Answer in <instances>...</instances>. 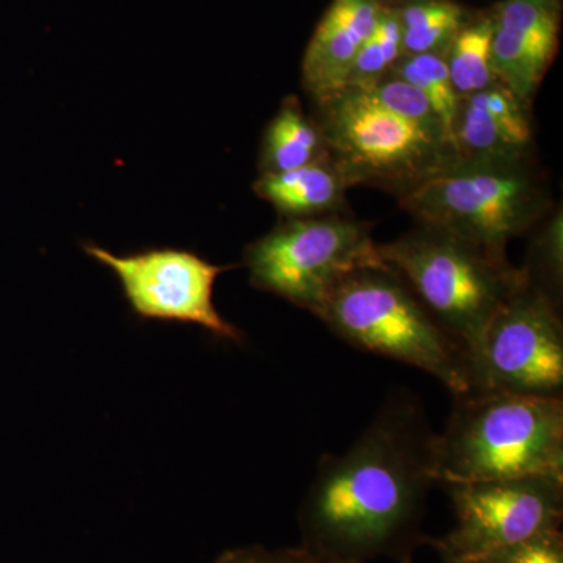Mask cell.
I'll list each match as a JSON object with an SVG mask.
<instances>
[{"label":"cell","instance_id":"cell-3","mask_svg":"<svg viewBox=\"0 0 563 563\" xmlns=\"http://www.w3.org/2000/svg\"><path fill=\"white\" fill-rule=\"evenodd\" d=\"M320 320L354 350L421 369L454 396L472 391L465 354L387 263L350 274Z\"/></svg>","mask_w":563,"mask_h":563},{"label":"cell","instance_id":"cell-22","mask_svg":"<svg viewBox=\"0 0 563 563\" xmlns=\"http://www.w3.org/2000/svg\"><path fill=\"white\" fill-rule=\"evenodd\" d=\"M213 563H342L324 558L307 548H266L262 544L233 548L218 555Z\"/></svg>","mask_w":563,"mask_h":563},{"label":"cell","instance_id":"cell-4","mask_svg":"<svg viewBox=\"0 0 563 563\" xmlns=\"http://www.w3.org/2000/svg\"><path fill=\"white\" fill-rule=\"evenodd\" d=\"M377 252L459 344L466 363L493 314L528 280L509 258L428 225L377 244Z\"/></svg>","mask_w":563,"mask_h":563},{"label":"cell","instance_id":"cell-15","mask_svg":"<svg viewBox=\"0 0 563 563\" xmlns=\"http://www.w3.org/2000/svg\"><path fill=\"white\" fill-rule=\"evenodd\" d=\"M328 158L317 122L309 120L298 99L287 98L263 133L258 168L262 174L291 172Z\"/></svg>","mask_w":563,"mask_h":563},{"label":"cell","instance_id":"cell-9","mask_svg":"<svg viewBox=\"0 0 563 563\" xmlns=\"http://www.w3.org/2000/svg\"><path fill=\"white\" fill-rule=\"evenodd\" d=\"M455 525L428 544L444 563L484 561L540 533L561 529L563 477L484 481L442 485Z\"/></svg>","mask_w":563,"mask_h":563},{"label":"cell","instance_id":"cell-24","mask_svg":"<svg viewBox=\"0 0 563 563\" xmlns=\"http://www.w3.org/2000/svg\"><path fill=\"white\" fill-rule=\"evenodd\" d=\"M470 563H498V562L493 561V559H484V561H476V562H470Z\"/></svg>","mask_w":563,"mask_h":563},{"label":"cell","instance_id":"cell-10","mask_svg":"<svg viewBox=\"0 0 563 563\" xmlns=\"http://www.w3.org/2000/svg\"><path fill=\"white\" fill-rule=\"evenodd\" d=\"M84 251L118 277L136 317L198 325L225 342H243V332L222 318L213 303L214 282L231 266L213 265L196 252L177 247L117 255L84 243Z\"/></svg>","mask_w":563,"mask_h":563},{"label":"cell","instance_id":"cell-7","mask_svg":"<svg viewBox=\"0 0 563 563\" xmlns=\"http://www.w3.org/2000/svg\"><path fill=\"white\" fill-rule=\"evenodd\" d=\"M380 265L368 225L335 214L285 220L244 250L252 287L317 318L350 274Z\"/></svg>","mask_w":563,"mask_h":563},{"label":"cell","instance_id":"cell-12","mask_svg":"<svg viewBox=\"0 0 563 563\" xmlns=\"http://www.w3.org/2000/svg\"><path fill=\"white\" fill-rule=\"evenodd\" d=\"M529 106L503 84L463 96L454 122L459 158H521L531 150Z\"/></svg>","mask_w":563,"mask_h":563},{"label":"cell","instance_id":"cell-20","mask_svg":"<svg viewBox=\"0 0 563 563\" xmlns=\"http://www.w3.org/2000/svg\"><path fill=\"white\" fill-rule=\"evenodd\" d=\"M366 91L384 109L390 110L398 117L406 118V120L417 122V124L426 125V128L440 129L448 135L446 129H444L443 122L433 109L432 103L409 81L388 74L387 77L374 84L373 87L366 88ZM448 139H450V135H448ZM451 143H453V140H451Z\"/></svg>","mask_w":563,"mask_h":563},{"label":"cell","instance_id":"cell-1","mask_svg":"<svg viewBox=\"0 0 563 563\" xmlns=\"http://www.w3.org/2000/svg\"><path fill=\"white\" fill-rule=\"evenodd\" d=\"M437 432L420 399L393 391L343 454H325L299 507L301 547L332 561L413 558L437 481Z\"/></svg>","mask_w":563,"mask_h":563},{"label":"cell","instance_id":"cell-18","mask_svg":"<svg viewBox=\"0 0 563 563\" xmlns=\"http://www.w3.org/2000/svg\"><path fill=\"white\" fill-rule=\"evenodd\" d=\"M390 74L409 81L429 99L454 143V122L461 98L454 90L444 54L402 55Z\"/></svg>","mask_w":563,"mask_h":563},{"label":"cell","instance_id":"cell-5","mask_svg":"<svg viewBox=\"0 0 563 563\" xmlns=\"http://www.w3.org/2000/svg\"><path fill=\"white\" fill-rule=\"evenodd\" d=\"M421 225L507 258V246L537 224L548 198L521 158H455L399 198Z\"/></svg>","mask_w":563,"mask_h":563},{"label":"cell","instance_id":"cell-19","mask_svg":"<svg viewBox=\"0 0 563 563\" xmlns=\"http://www.w3.org/2000/svg\"><path fill=\"white\" fill-rule=\"evenodd\" d=\"M401 57V22L398 13L380 9L376 27L355 55L344 88L366 90L373 87L391 73Z\"/></svg>","mask_w":563,"mask_h":563},{"label":"cell","instance_id":"cell-11","mask_svg":"<svg viewBox=\"0 0 563 563\" xmlns=\"http://www.w3.org/2000/svg\"><path fill=\"white\" fill-rule=\"evenodd\" d=\"M493 20V73L529 106L558 52V0H506Z\"/></svg>","mask_w":563,"mask_h":563},{"label":"cell","instance_id":"cell-8","mask_svg":"<svg viewBox=\"0 0 563 563\" xmlns=\"http://www.w3.org/2000/svg\"><path fill=\"white\" fill-rule=\"evenodd\" d=\"M470 393L562 398L563 322L558 301L526 280L493 314L468 358Z\"/></svg>","mask_w":563,"mask_h":563},{"label":"cell","instance_id":"cell-23","mask_svg":"<svg viewBox=\"0 0 563 563\" xmlns=\"http://www.w3.org/2000/svg\"><path fill=\"white\" fill-rule=\"evenodd\" d=\"M498 563H563V533L553 529L492 555Z\"/></svg>","mask_w":563,"mask_h":563},{"label":"cell","instance_id":"cell-14","mask_svg":"<svg viewBox=\"0 0 563 563\" xmlns=\"http://www.w3.org/2000/svg\"><path fill=\"white\" fill-rule=\"evenodd\" d=\"M347 188L329 157L291 172L261 174L254 184L255 195L272 203L285 220L324 217L340 209Z\"/></svg>","mask_w":563,"mask_h":563},{"label":"cell","instance_id":"cell-16","mask_svg":"<svg viewBox=\"0 0 563 563\" xmlns=\"http://www.w3.org/2000/svg\"><path fill=\"white\" fill-rule=\"evenodd\" d=\"M493 32V18L463 25L444 52V60L459 98L499 84L492 68Z\"/></svg>","mask_w":563,"mask_h":563},{"label":"cell","instance_id":"cell-2","mask_svg":"<svg viewBox=\"0 0 563 563\" xmlns=\"http://www.w3.org/2000/svg\"><path fill=\"white\" fill-rule=\"evenodd\" d=\"M435 454L439 485L563 477V398L454 396Z\"/></svg>","mask_w":563,"mask_h":563},{"label":"cell","instance_id":"cell-13","mask_svg":"<svg viewBox=\"0 0 563 563\" xmlns=\"http://www.w3.org/2000/svg\"><path fill=\"white\" fill-rule=\"evenodd\" d=\"M379 10L374 0H333L303 55V88L314 101L343 90L355 55L376 27Z\"/></svg>","mask_w":563,"mask_h":563},{"label":"cell","instance_id":"cell-25","mask_svg":"<svg viewBox=\"0 0 563 563\" xmlns=\"http://www.w3.org/2000/svg\"><path fill=\"white\" fill-rule=\"evenodd\" d=\"M401 563H415L413 558L406 559V561H402Z\"/></svg>","mask_w":563,"mask_h":563},{"label":"cell","instance_id":"cell-21","mask_svg":"<svg viewBox=\"0 0 563 563\" xmlns=\"http://www.w3.org/2000/svg\"><path fill=\"white\" fill-rule=\"evenodd\" d=\"M562 213L554 214L531 250V261L523 268L532 285L558 301L563 279ZM559 302V301H558Z\"/></svg>","mask_w":563,"mask_h":563},{"label":"cell","instance_id":"cell-26","mask_svg":"<svg viewBox=\"0 0 563 563\" xmlns=\"http://www.w3.org/2000/svg\"><path fill=\"white\" fill-rule=\"evenodd\" d=\"M374 2H376V0H374Z\"/></svg>","mask_w":563,"mask_h":563},{"label":"cell","instance_id":"cell-17","mask_svg":"<svg viewBox=\"0 0 563 563\" xmlns=\"http://www.w3.org/2000/svg\"><path fill=\"white\" fill-rule=\"evenodd\" d=\"M398 16L402 55L444 54L463 27V11L451 0H418Z\"/></svg>","mask_w":563,"mask_h":563},{"label":"cell","instance_id":"cell-6","mask_svg":"<svg viewBox=\"0 0 563 563\" xmlns=\"http://www.w3.org/2000/svg\"><path fill=\"white\" fill-rule=\"evenodd\" d=\"M318 103L329 161L350 187L373 185L401 198L459 158L446 133L398 117L361 88Z\"/></svg>","mask_w":563,"mask_h":563}]
</instances>
